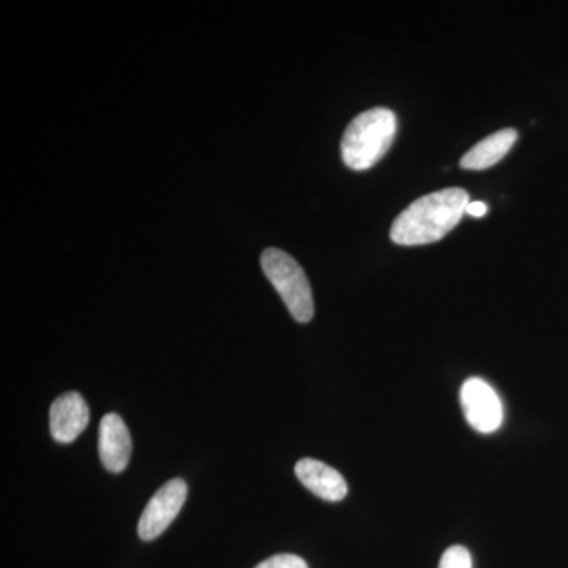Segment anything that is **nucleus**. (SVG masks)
<instances>
[{
  "label": "nucleus",
  "mask_w": 568,
  "mask_h": 568,
  "mask_svg": "<svg viewBox=\"0 0 568 568\" xmlns=\"http://www.w3.org/2000/svg\"><path fill=\"white\" fill-rule=\"evenodd\" d=\"M466 420L478 433H495L503 425L504 407L495 388L480 377H470L462 387Z\"/></svg>",
  "instance_id": "5"
},
{
  "label": "nucleus",
  "mask_w": 568,
  "mask_h": 568,
  "mask_svg": "<svg viewBox=\"0 0 568 568\" xmlns=\"http://www.w3.org/2000/svg\"><path fill=\"white\" fill-rule=\"evenodd\" d=\"M186 493H189V488H186L185 480L173 478L152 496L142 511L140 525H138L141 540H155L170 528L171 523L181 514Z\"/></svg>",
  "instance_id": "4"
},
{
  "label": "nucleus",
  "mask_w": 568,
  "mask_h": 568,
  "mask_svg": "<svg viewBox=\"0 0 568 568\" xmlns=\"http://www.w3.org/2000/svg\"><path fill=\"white\" fill-rule=\"evenodd\" d=\"M439 568H473V558L465 547H450L443 555Z\"/></svg>",
  "instance_id": "10"
},
{
  "label": "nucleus",
  "mask_w": 568,
  "mask_h": 568,
  "mask_svg": "<svg viewBox=\"0 0 568 568\" xmlns=\"http://www.w3.org/2000/svg\"><path fill=\"white\" fill-rule=\"evenodd\" d=\"M254 568H308L304 559L295 555H276Z\"/></svg>",
  "instance_id": "11"
},
{
  "label": "nucleus",
  "mask_w": 568,
  "mask_h": 568,
  "mask_svg": "<svg viewBox=\"0 0 568 568\" xmlns=\"http://www.w3.org/2000/svg\"><path fill=\"white\" fill-rule=\"evenodd\" d=\"M295 476L313 495L328 503H338L347 495V484L342 474L317 459H301L295 465Z\"/></svg>",
  "instance_id": "8"
},
{
  "label": "nucleus",
  "mask_w": 568,
  "mask_h": 568,
  "mask_svg": "<svg viewBox=\"0 0 568 568\" xmlns=\"http://www.w3.org/2000/svg\"><path fill=\"white\" fill-rule=\"evenodd\" d=\"M469 203V194L463 189H446L418 197L396 216L390 239L403 246L435 244L462 222Z\"/></svg>",
  "instance_id": "1"
},
{
  "label": "nucleus",
  "mask_w": 568,
  "mask_h": 568,
  "mask_svg": "<svg viewBox=\"0 0 568 568\" xmlns=\"http://www.w3.org/2000/svg\"><path fill=\"white\" fill-rule=\"evenodd\" d=\"M488 205L481 203V201H476V203H469L466 207L467 215L476 216V219H481V216L487 215Z\"/></svg>",
  "instance_id": "12"
},
{
  "label": "nucleus",
  "mask_w": 568,
  "mask_h": 568,
  "mask_svg": "<svg viewBox=\"0 0 568 568\" xmlns=\"http://www.w3.org/2000/svg\"><path fill=\"white\" fill-rule=\"evenodd\" d=\"M261 265L294 320L302 324L310 323L315 316V302L301 264L282 250L267 248L261 256Z\"/></svg>",
  "instance_id": "3"
},
{
  "label": "nucleus",
  "mask_w": 568,
  "mask_h": 568,
  "mask_svg": "<svg viewBox=\"0 0 568 568\" xmlns=\"http://www.w3.org/2000/svg\"><path fill=\"white\" fill-rule=\"evenodd\" d=\"M396 134V115L387 108L362 112L347 125L342 156L347 168L366 171L375 166L390 149Z\"/></svg>",
  "instance_id": "2"
},
{
  "label": "nucleus",
  "mask_w": 568,
  "mask_h": 568,
  "mask_svg": "<svg viewBox=\"0 0 568 568\" xmlns=\"http://www.w3.org/2000/svg\"><path fill=\"white\" fill-rule=\"evenodd\" d=\"M518 140V133L514 129L500 130L477 142L463 155L459 166L467 171H484L495 166L514 148Z\"/></svg>",
  "instance_id": "9"
},
{
  "label": "nucleus",
  "mask_w": 568,
  "mask_h": 568,
  "mask_svg": "<svg viewBox=\"0 0 568 568\" xmlns=\"http://www.w3.org/2000/svg\"><path fill=\"white\" fill-rule=\"evenodd\" d=\"M132 436L118 414H106L100 422L99 454L104 469L121 474L132 458Z\"/></svg>",
  "instance_id": "7"
},
{
  "label": "nucleus",
  "mask_w": 568,
  "mask_h": 568,
  "mask_svg": "<svg viewBox=\"0 0 568 568\" xmlns=\"http://www.w3.org/2000/svg\"><path fill=\"white\" fill-rule=\"evenodd\" d=\"M91 410L78 392H69L54 399L50 409V432L52 439L70 444L89 425Z\"/></svg>",
  "instance_id": "6"
}]
</instances>
